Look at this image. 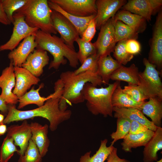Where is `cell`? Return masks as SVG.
<instances>
[{"instance_id":"obj_7","label":"cell","mask_w":162,"mask_h":162,"mask_svg":"<svg viewBox=\"0 0 162 162\" xmlns=\"http://www.w3.org/2000/svg\"><path fill=\"white\" fill-rule=\"evenodd\" d=\"M114 22V19L111 18L101 26L97 40L93 43L99 58L110 55L114 51L116 43L115 37Z\"/></svg>"},{"instance_id":"obj_23","label":"cell","mask_w":162,"mask_h":162,"mask_svg":"<svg viewBox=\"0 0 162 162\" xmlns=\"http://www.w3.org/2000/svg\"><path fill=\"white\" fill-rule=\"evenodd\" d=\"M142 104L141 111L143 114L149 117L152 122L157 127H161L162 119V100L154 97Z\"/></svg>"},{"instance_id":"obj_37","label":"cell","mask_w":162,"mask_h":162,"mask_svg":"<svg viewBox=\"0 0 162 162\" xmlns=\"http://www.w3.org/2000/svg\"><path fill=\"white\" fill-rule=\"evenodd\" d=\"M28 0H2L3 8L8 19L13 23L14 19L13 17L14 13L19 9L28 1Z\"/></svg>"},{"instance_id":"obj_3","label":"cell","mask_w":162,"mask_h":162,"mask_svg":"<svg viewBox=\"0 0 162 162\" xmlns=\"http://www.w3.org/2000/svg\"><path fill=\"white\" fill-rule=\"evenodd\" d=\"M34 36L37 45L36 48L49 52L53 57L49 69H58L61 65L66 64L67 62L65 58L68 60L70 67L77 68L79 64L77 52L66 44L60 38L39 29Z\"/></svg>"},{"instance_id":"obj_35","label":"cell","mask_w":162,"mask_h":162,"mask_svg":"<svg viewBox=\"0 0 162 162\" xmlns=\"http://www.w3.org/2000/svg\"><path fill=\"white\" fill-rule=\"evenodd\" d=\"M127 40L118 42L113 52V55L116 60L122 65H126L134 57V55L128 53L126 50L125 44Z\"/></svg>"},{"instance_id":"obj_17","label":"cell","mask_w":162,"mask_h":162,"mask_svg":"<svg viewBox=\"0 0 162 162\" xmlns=\"http://www.w3.org/2000/svg\"><path fill=\"white\" fill-rule=\"evenodd\" d=\"M34 35L28 36L15 49L8 55V58L14 66L22 67L29 54L37 46Z\"/></svg>"},{"instance_id":"obj_26","label":"cell","mask_w":162,"mask_h":162,"mask_svg":"<svg viewBox=\"0 0 162 162\" xmlns=\"http://www.w3.org/2000/svg\"><path fill=\"white\" fill-rule=\"evenodd\" d=\"M122 65L110 55L99 58L97 73L101 77L103 84H109L112 74Z\"/></svg>"},{"instance_id":"obj_39","label":"cell","mask_w":162,"mask_h":162,"mask_svg":"<svg viewBox=\"0 0 162 162\" xmlns=\"http://www.w3.org/2000/svg\"><path fill=\"white\" fill-rule=\"evenodd\" d=\"M124 92L133 100L137 103H142L148 99L138 85L128 84L122 89Z\"/></svg>"},{"instance_id":"obj_5","label":"cell","mask_w":162,"mask_h":162,"mask_svg":"<svg viewBox=\"0 0 162 162\" xmlns=\"http://www.w3.org/2000/svg\"><path fill=\"white\" fill-rule=\"evenodd\" d=\"M120 81H116L109 84L106 87L98 88L90 82L84 86L82 93L88 110L92 114H100L105 117H112L113 106L112 104V94Z\"/></svg>"},{"instance_id":"obj_32","label":"cell","mask_w":162,"mask_h":162,"mask_svg":"<svg viewBox=\"0 0 162 162\" xmlns=\"http://www.w3.org/2000/svg\"><path fill=\"white\" fill-rule=\"evenodd\" d=\"M15 152L18 154L19 150L17 148L13 138L7 135L0 148V162H8Z\"/></svg>"},{"instance_id":"obj_33","label":"cell","mask_w":162,"mask_h":162,"mask_svg":"<svg viewBox=\"0 0 162 162\" xmlns=\"http://www.w3.org/2000/svg\"><path fill=\"white\" fill-rule=\"evenodd\" d=\"M79 46V50L77 52L79 62L82 64L84 61L90 56L96 53L95 47L93 43L85 41L80 37L76 40Z\"/></svg>"},{"instance_id":"obj_22","label":"cell","mask_w":162,"mask_h":162,"mask_svg":"<svg viewBox=\"0 0 162 162\" xmlns=\"http://www.w3.org/2000/svg\"><path fill=\"white\" fill-rule=\"evenodd\" d=\"M143 151V162L158 161V152L162 149V128L158 127L151 139L144 146Z\"/></svg>"},{"instance_id":"obj_2","label":"cell","mask_w":162,"mask_h":162,"mask_svg":"<svg viewBox=\"0 0 162 162\" xmlns=\"http://www.w3.org/2000/svg\"><path fill=\"white\" fill-rule=\"evenodd\" d=\"M63 85V92L59 102V108L67 110V103L77 104L85 101L82 91L85 85L90 82L96 87L103 84L101 77L97 73L86 71L76 75L73 71L61 73L60 76Z\"/></svg>"},{"instance_id":"obj_10","label":"cell","mask_w":162,"mask_h":162,"mask_svg":"<svg viewBox=\"0 0 162 162\" xmlns=\"http://www.w3.org/2000/svg\"><path fill=\"white\" fill-rule=\"evenodd\" d=\"M66 12L82 17L96 15V0H51Z\"/></svg>"},{"instance_id":"obj_31","label":"cell","mask_w":162,"mask_h":162,"mask_svg":"<svg viewBox=\"0 0 162 162\" xmlns=\"http://www.w3.org/2000/svg\"><path fill=\"white\" fill-rule=\"evenodd\" d=\"M114 21L115 37L116 43L124 40L137 39L139 34L134 30L120 20Z\"/></svg>"},{"instance_id":"obj_48","label":"cell","mask_w":162,"mask_h":162,"mask_svg":"<svg viewBox=\"0 0 162 162\" xmlns=\"http://www.w3.org/2000/svg\"><path fill=\"white\" fill-rule=\"evenodd\" d=\"M156 162H162V158H161L160 160L156 161Z\"/></svg>"},{"instance_id":"obj_29","label":"cell","mask_w":162,"mask_h":162,"mask_svg":"<svg viewBox=\"0 0 162 162\" xmlns=\"http://www.w3.org/2000/svg\"><path fill=\"white\" fill-rule=\"evenodd\" d=\"M112 104L113 107L122 108H134L141 111L143 103H137L133 100L124 92L119 84L114 91L112 97Z\"/></svg>"},{"instance_id":"obj_47","label":"cell","mask_w":162,"mask_h":162,"mask_svg":"<svg viewBox=\"0 0 162 162\" xmlns=\"http://www.w3.org/2000/svg\"><path fill=\"white\" fill-rule=\"evenodd\" d=\"M4 118V116L0 114V124L3 123Z\"/></svg>"},{"instance_id":"obj_25","label":"cell","mask_w":162,"mask_h":162,"mask_svg":"<svg viewBox=\"0 0 162 162\" xmlns=\"http://www.w3.org/2000/svg\"><path fill=\"white\" fill-rule=\"evenodd\" d=\"M139 73L138 68L134 64L129 67L122 65L112 73L110 79L126 82L128 84L138 85Z\"/></svg>"},{"instance_id":"obj_16","label":"cell","mask_w":162,"mask_h":162,"mask_svg":"<svg viewBox=\"0 0 162 162\" xmlns=\"http://www.w3.org/2000/svg\"><path fill=\"white\" fill-rule=\"evenodd\" d=\"M14 70L16 84L13 92L18 98L26 94L32 86L38 84L40 81L38 77L22 67L14 66Z\"/></svg>"},{"instance_id":"obj_14","label":"cell","mask_w":162,"mask_h":162,"mask_svg":"<svg viewBox=\"0 0 162 162\" xmlns=\"http://www.w3.org/2000/svg\"><path fill=\"white\" fill-rule=\"evenodd\" d=\"M14 67L10 61L9 66L2 70L0 76V88L2 90L0 97L8 105H15L18 102V98L12 91L16 84Z\"/></svg>"},{"instance_id":"obj_12","label":"cell","mask_w":162,"mask_h":162,"mask_svg":"<svg viewBox=\"0 0 162 162\" xmlns=\"http://www.w3.org/2000/svg\"><path fill=\"white\" fill-rule=\"evenodd\" d=\"M162 6V0H129L121 9L140 16L149 22L152 15L161 10Z\"/></svg>"},{"instance_id":"obj_1","label":"cell","mask_w":162,"mask_h":162,"mask_svg":"<svg viewBox=\"0 0 162 162\" xmlns=\"http://www.w3.org/2000/svg\"><path fill=\"white\" fill-rule=\"evenodd\" d=\"M63 85L62 81L58 80L54 84V92L51 97L42 106L31 110L22 111L17 109L14 105L8 106V114L3 122L5 124L14 121H23L35 117H41L49 122V128L52 131L56 130L59 125L71 117L72 112L65 111L59 108V102L63 92Z\"/></svg>"},{"instance_id":"obj_6","label":"cell","mask_w":162,"mask_h":162,"mask_svg":"<svg viewBox=\"0 0 162 162\" xmlns=\"http://www.w3.org/2000/svg\"><path fill=\"white\" fill-rule=\"evenodd\" d=\"M144 70L140 72L138 86L148 99L156 97L162 100V83L160 77V72L154 65L144 58Z\"/></svg>"},{"instance_id":"obj_30","label":"cell","mask_w":162,"mask_h":162,"mask_svg":"<svg viewBox=\"0 0 162 162\" xmlns=\"http://www.w3.org/2000/svg\"><path fill=\"white\" fill-rule=\"evenodd\" d=\"M107 142L106 139L101 140L98 149L93 156H90L91 151L88 152L81 157L79 162H104L114 147L111 145L107 146Z\"/></svg>"},{"instance_id":"obj_9","label":"cell","mask_w":162,"mask_h":162,"mask_svg":"<svg viewBox=\"0 0 162 162\" xmlns=\"http://www.w3.org/2000/svg\"><path fill=\"white\" fill-rule=\"evenodd\" d=\"M148 61L160 71L162 67V10L158 13L150 43Z\"/></svg>"},{"instance_id":"obj_36","label":"cell","mask_w":162,"mask_h":162,"mask_svg":"<svg viewBox=\"0 0 162 162\" xmlns=\"http://www.w3.org/2000/svg\"><path fill=\"white\" fill-rule=\"evenodd\" d=\"M42 157L39 150L31 139L23 155L20 156L19 162H42Z\"/></svg>"},{"instance_id":"obj_24","label":"cell","mask_w":162,"mask_h":162,"mask_svg":"<svg viewBox=\"0 0 162 162\" xmlns=\"http://www.w3.org/2000/svg\"><path fill=\"white\" fill-rule=\"evenodd\" d=\"M154 131L148 129L145 132L138 134H128L121 142L122 149L126 152H132V148L145 146L151 139Z\"/></svg>"},{"instance_id":"obj_19","label":"cell","mask_w":162,"mask_h":162,"mask_svg":"<svg viewBox=\"0 0 162 162\" xmlns=\"http://www.w3.org/2000/svg\"><path fill=\"white\" fill-rule=\"evenodd\" d=\"M32 136L31 139L38 147L43 158L46 154L50 145L48 136L49 126L47 124L42 125L37 122L30 124Z\"/></svg>"},{"instance_id":"obj_18","label":"cell","mask_w":162,"mask_h":162,"mask_svg":"<svg viewBox=\"0 0 162 162\" xmlns=\"http://www.w3.org/2000/svg\"><path fill=\"white\" fill-rule=\"evenodd\" d=\"M49 61L47 51L36 49L29 54L22 67L38 77L42 74L43 68L49 64Z\"/></svg>"},{"instance_id":"obj_42","label":"cell","mask_w":162,"mask_h":162,"mask_svg":"<svg viewBox=\"0 0 162 162\" xmlns=\"http://www.w3.org/2000/svg\"><path fill=\"white\" fill-rule=\"evenodd\" d=\"M130 125L129 134H138L146 132L148 129L145 126L137 122L130 121Z\"/></svg>"},{"instance_id":"obj_40","label":"cell","mask_w":162,"mask_h":162,"mask_svg":"<svg viewBox=\"0 0 162 162\" xmlns=\"http://www.w3.org/2000/svg\"><path fill=\"white\" fill-rule=\"evenodd\" d=\"M95 18L89 22L81 37L82 39L85 41L91 42L96 33V28Z\"/></svg>"},{"instance_id":"obj_15","label":"cell","mask_w":162,"mask_h":162,"mask_svg":"<svg viewBox=\"0 0 162 162\" xmlns=\"http://www.w3.org/2000/svg\"><path fill=\"white\" fill-rule=\"evenodd\" d=\"M7 135L12 137L16 146L20 148L18 154L24 155L32 136L30 125L27 120H24L20 125H14L7 128Z\"/></svg>"},{"instance_id":"obj_4","label":"cell","mask_w":162,"mask_h":162,"mask_svg":"<svg viewBox=\"0 0 162 162\" xmlns=\"http://www.w3.org/2000/svg\"><path fill=\"white\" fill-rule=\"evenodd\" d=\"M47 0H28L22 7L15 11L13 18L23 17L30 27L37 28L44 32L56 34L57 32L53 25L52 9Z\"/></svg>"},{"instance_id":"obj_45","label":"cell","mask_w":162,"mask_h":162,"mask_svg":"<svg viewBox=\"0 0 162 162\" xmlns=\"http://www.w3.org/2000/svg\"><path fill=\"white\" fill-rule=\"evenodd\" d=\"M8 105L5 101L0 97V111L3 113L8 112Z\"/></svg>"},{"instance_id":"obj_41","label":"cell","mask_w":162,"mask_h":162,"mask_svg":"<svg viewBox=\"0 0 162 162\" xmlns=\"http://www.w3.org/2000/svg\"><path fill=\"white\" fill-rule=\"evenodd\" d=\"M125 47L127 52L133 55L139 53L141 50L140 43L135 39L127 40L125 43Z\"/></svg>"},{"instance_id":"obj_8","label":"cell","mask_w":162,"mask_h":162,"mask_svg":"<svg viewBox=\"0 0 162 162\" xmlns=\"http://www.w3.org/2000/svg\"><path fill=\"white\" fill-rule=\"evenodd\" d=\"M51 19L54 28L60 35V38L66 44L75 49L74 42L80 37L75 27L63 15L52 9Z\"/></svg>"},{"instance_id":"obj_27","label":"cell","mask_w":162,"mask_h":162,"mask_svg":"<svg viewBox=\"0 0 162 162\" xmlns=\"http://www.w3.org/2000/svg\"><path fill=\"white\" fill-rule=\"evenodd\" d=\"M48 2L49 6L51 9L62 14L74 25L77 30L80 37L89 22L95 17L96 15H93L85 17L75 16L66 12L58 5L51 0H48Z\"/></svg>"},{"instance_id":"obj_44","label":"cell","mask_w":162,"mask_h":162,"mask_svg":"<svg viewBox=\"0 0 162 162\" xmlns=\"http://www.w3.org/2000/svg\"><path fill=\"white\" fill-rule=\"evenodd\" d=\"M5 25H10L11 23L9 20L3 6L2 0H0V23Z\"/></svg>"},{"instance_id":"obj_43","label":"cell","mask_w":162,"mask_h":162,"mask_svg":"<svg viewBox=\"0 0 162 162\" xmlns=\"http://www.w3.org/2000/svg\"><path fill=\"white\" fill-rule=\"evenodd\" d=\"M117 148L114 147L106 159V162H130L127 160L119 157L117 154Z\"/></svg>"},{"instance_id":"obj_28","label":"cell","mask_w":162,"mask_h":162,"mask_svg":"<svg viewBox=\"0 0 162 162\" xmlns=\"http://www.w3.org/2000/svg\"><path fill=\"white\" fill-rule=\"evenodd\" d=\"M44 86V84L43 83L40 84L38 88L36 89H34V86H33L29 92L18 98L19 104L18 109H22L30 104H35L38 107L43 105L45 102L51 96V94L46 97H41L40 95L39 91Z\"/></svg>"},{"instance_id":"obj_13","label":"cell","mask_w":162,"mask_h":162,"mask_svg":"<svg viewBox=\"0 0 162 162\" xmlns=\"http://www.w3.org/2000/svg\"><path fill=\"white\" fill-rule=\"evenodd\" d=\"M126 0H97V13L95 18L96 28L101 26L116 14L127 2Z\"/></svg>"},{"instance_id":"obj_20","label":"cell","mask_w":162,"mask_h":162,"mask_svg":"<svg viewBox=\"0 0 162 162\" xmlns=\"http://www.w3.org/2000/svg\"><path fill=\"white\" fill-rule=\"evenodd\" d=\"M114 112V117L115 118H123L130 121L137 122L146 126L148 128L153 131L156 130L158 127L147 119L141 111L134 108H122L113 107Z\"/></svg>"},{"instance_id":"obj_38","label":"cell","mask_w":162,"mask_h":162,"mask_svg":"<svg viewBox=\"0 0 162 162\" xmlns=\"http://www.w3.org/2000/svg\"><path fill=\"white\" fill-rule=\"evenodd\" d=\"M99 57L95 53L86 58L78 69L73 71L77 75L86 71L97 72Z\"/></svg>"},{"instance_id":"obj_21","label":"cell","mask_w":162,"mask_h":162,"mask_svg":"<svg viewBox=\"0 0 162 162\" xmlns=\"http://www.w3.org/2000/svg\"><path fill=\"white\" fill-rule=\"evenodd\" d=\"M112 18L121 21L138 34L143 32L147 27V21L144 18L127 10H119Z\"/></svg>"},{"instance_id":"obj_34","label":"cell","mask_w":162,"mask_h":162,"mask_svg":"<svg viewBox=\"0 0 162 162\" xmlns=\"http://www.w3.org/2000/svg\"><path fill=\"white\" fill-rule=\"evenodd\" d=\"M117 118L116 130L110 135L113 140L111 144L112 145L117 140L123 139L129 133L130 127V122L129 119L123 118Z\"/></svg>"},{"instance_id":"obj_11","label":"cell","mask_w":162,"mask_h":162,"mask_svg":"<svg viewBox=\"0 0 162 162\" xmlns=\"http://www.w3.org/2000/svg\"><path fill=\"white\" fill-rule=\"evenodd\" d=\"M14 18V20L13 23L12 33L9 40L5 44L0 46V51H12L18 46L22 40L28 36L35 35L39 30L38 28L28 26L23 17Z\"/></svg>"},{"instance_id":"obj_46","label":"cell","mask_w":162,"mask_h":162,"mask_svg":"<svg viewBox=\"0 0 162 162\" xmlns=\"http://www.w3.org/2000/svg\"><path fill=\"white\" fill-rule=\"evenodd\" d=\"M7 128L3 123L0 124V136L4 135L7 132Z\"/></svg>"}]
</instances>
